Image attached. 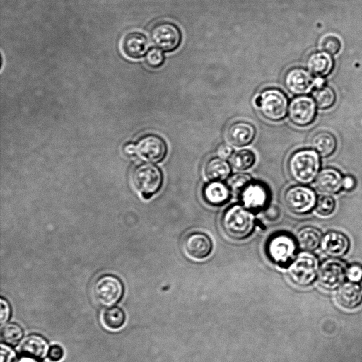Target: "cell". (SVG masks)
Instances as JSON below:
<instances>
[{
  "instance_id": "30bf717a",
  "label": "cell",
  "mask_w": 362,
  "mask_h": 362,
  "mask_svg": "<svg viewBox=\"0 0 362 362\" xmlns=\"http://www.w3.org/2000/svg\"><path fill=\"white\" fill-rule=\"evenodd\" d=\"M136 155L144 161L156 163L162 161L167 153L165 141L153 134L141 137L136 144Z\"/></svg>"
},
{
  "instance_id": "7a4b0ae2",
  "label": "cell",
  "mask_w": 362,
  "mask_h": 362,
  "mask_svg": "<svg viewBox=\"0 0 362 362\" xmlns=\"http://www.w3.org/2000/svg\"><path fill=\"white\" fill-rule=\"evenodd\" d=\"M287 167L293 180L301 185L310 184L320 172V155L314 149L296 151L289 157Z\"/></svg>"
},
{
  "instance_id": "52a82bcc",
  "label": "cell",
  "mask_w": 362,
  "mask_h": 362,
  "mask_svg": "<svg viewBox=\"0 0 362 362\" xmlns=\"http://www.w3.org/2000/svg\"><path fill=\"white\" fill-rule=\"evenodd\" d=\"M132 182L141 197L148 199L160 190L163 182V173L151 163L139 165L132 172Z\"/></svg>"
},
{
  "instance_id": "cb8c5ba5",
  "label": "cell",
  "mask_w": 362,
  "mask_h": 362,
  "mask_svg": "<svg viewBox=\"0 0 362 362\" xmlns=\"http://www.w3.org/2000/svg\"><path fill=\"white\" fill-rule=\"evenodd\" d=\"M322 237V233L318 228L307 226L298 231L296 239L298 246L301 250L312 252L321 245Z\"/></svg>"
},
{
  "instance_id": "7bdbcfd3",
  "label": "cell",
  "mask_w": 362,
  "mask_h": 362,
  "mask_svg": "<svg viewBox=\"0 0 362 362\" xmlns=\"http://www.w3.org/2000/svg\"><path fill=\"white\" fill-rule=\"evenodd\" d=\"M17 362H40L37 358L30 356H23L21 357Z\"/></svg>"
},
{
  "instance_id": "d4e9b609",
  "label": "cell",
  "mask_w": 362,
  "mask_h": 362,
  "mask_svg": "<svg viewBox=\"0 0 362 362\" xmlns=\"http://www.w3.org/2000/svg\"><path fill=\"white\" fill-rule=\"evenodd\" d=\"M230 171V164L220 157L211 158L204 168V176L209 181H223L228 177Z\"/></svg>"
},
{
  "instance_id": "8d00e7d4",
  "label": "cell",
  "mask_w": 362,
  "mask_h": 362,
  "mask_svg": "<svg viewBox=\"0 0 362 362\" xmlns=\"http://www.w3.org/2000/svg\"><path fill=\"white\" fill-rule=\"evenodd\" d=\"M47 356L52 362H58L64 356V349L58 344H53L49 348Z\"/></svg>"
},
{
  "instance_id": "e0dca14e",
  "label": "cell",
  "mask_w": 362,
  "mask_h": 362,
  "mask_svg": "<svg viewBox=\"0 0 362 362\" xmlns=\"http://www.w3.org/2000/svg\"><path fill=\"white\" fill-rule=\"evenodd\" d=\"M321 247L328 256L339 258L347 253L350 247V241L343 233L331 230L323 235Z\"/></svg>"
},
{
  "instance_id": "ffe728a7",
  "label": "cell",
  "mask_w": 362,
  "mask_h": 362,
  "mask_svg": "<svg viewBox=\"0 0 362 362\" xmlns=\"http://www.w3.org/2000/svg\"><path fill=\"white\" fill-rule=\"evenodd\" d=\"M122 50L126 56L137 59L146 54L148 40L146 36L139 32L127 33L122 40Z\"/></svg>"
},
{
  "instance_id": "277c9868",
  "label": "cell",
  "mask_w": 362,
  "mask_h": 362,
  "mask_svg": "<svg viewBox=\"0 0 362 362\" xmlns=\"http://www.w3.org/2000/svg\"><path fill=\"white\" fill-rule=\"evenodd\" d=\"M298 243L291 234L279 232L271 235L266 243L269 259L280 267L287 268L296 257Z\"/></svg>"
},
{
  "instance_id": "9c48e42d",
  "label": "cell",
  "mask_w": 362,
  "mask_h": 362,
  "mask_svg": "<svg viewBox=\"0 0 362 362\" xmlns=\"http://www.w3.org/2000/svg\"><path fill=\"white\" fill-rule=\"evenodd\" d=\"M150 37L153 44L164 52H173L180 45L182 34L174 23L161 21L151 29Z\"/></svg>"
},
{
  "instance_id": "836d02e7",
  "label": "cell",
  "mask_w": 362,
  "mask_h": 362,
  "mask_svg": "<svg viewBox=\"0 0 362 362\" xmlns=\"http://www.w3.org/2000/svg\"><path fill=\"white\" fill-rule=\"evenodd\" d=\"M145 61L148 66L156 69L163 64L165 57L159 48H151L146 52Z\"/></svg>"
},
{
  "instance_id": "83f0119b",
  "label": "cell",
  "mask_w": 362,
  "mask_h": 362,
  "mask_svg": "<svg viewBox=\"0 0 362 362\" xmlns=\"http://www.w3.org/2000/svg\"><path fill=\"white\" fill-rule=\"evenodd\" d=\"M313 98L320 109H327L335 103L336 94L330 86L322 85L316 87L313 92Z\"/></svg>"
},
{
  "instance_id": "ac0fdd59",
  "label": "cell",
  "mask_w": 362,
  "mask_h": 362,
  "mask_svg": "<svg viewBox=\"0 0 362 362\" xmlns=\"http://www.w3.org/2000/svg\"><path fill=\"white\" fill-rule=\"evenodd\" d=\"M255 134V127L246 121H236L232 123L226 132L228 141L236 147L250 144L254 140Z\"/></svg>"
},
{
  "instance_id": "7402d4cb",
  "label": "cell",
  "mask_w": 362,
  "mask_h": 362,
  "mask_svg": "<svg viewBox=\"0 0 362 362\" xmlns=\"http://www.w3.org/2000/svg\"><path fill=\"white\" fill-rule=\"evenodd\" d=\"M19 349L24 355L39 359L44 358L47 354L49 345L46 339L42 336L30 334L22 340Z\"/></svg>"
},
{
  "instance_id": "4316f807",
  "label": "cell",
  "mask_w": 362,
  "mask_h": 362,
  "mask_svg": "<svg viewBox=\"0 0 362 362\" xmlns=\"http://www.w3.org/2000/svg\"><path fill=\"white\" fill-rule=\"evenodd\" d=\"M126 320L125 313L119 307L107 308L101 314V322L109 329L121 328Z\"/></svg>"
},
{
  "instance_id": "7c38bea8",
  "label": "cell",
  "mask_w": 362,
  "mask_h": 362,
  "mask_svg": "<svg viewBox=\"0 0 362 362\" xmlns=\"http://www.w3.org/2000/svg\"><path fill=\"white\" fill-rule=\"evenodd\" d=\"M346 267L337 259H329L320 266L317 279L320 285L327 289H334L344 281Z\"/></svg>"
},
{
  "instance_id": "8fae6325",
  "label": "cell",
  "mask_w": 362,
  "mask_h": 362,
  "mask_svg": "<svg viewBox=\"0 0 362 362\" xmlns=\"http://www.w3.org/2000/svg\"><path fill=\"white\" fill-rule=\"evenodd\" d=\"M288 112L289 119L294 124L305 127L315 119L316 104L311 97L298 95L290 102Z\"/></svg>"
},
{
  "instance_id": "d6a6232c",
  "label": "cell",
  "mask_w": 362,
  "mask_h": 362,
  "mask_svg": "<svg viewBox=\"0 0 362 362\" xmlns=\"http://www.w3.org/2000/svg\"><path fill=\"white\" fill-rule=\"evenodd\" d=\"M320 47L329 54H336L341 47L340 39L335 35L326 34L320 40Z\"/></svg>"
},
{
  "instance_id": "5b68a950",
  "label": "cell",
  "mask_w": 362,
  "mask_h": 362,
  "mask_svg": "<svg viewBox=\"0 0 362 362\" xmlns=\"http://www.w3.org/2000/svg\"><path fill=\"white\" fill-rule=\"evenodd\" d=\"M91 294L97 305L104 308L112 307L122 298L124 285L117 276L103 274L93 282Z\"/></svg>"
},
{
  "instance_id": "484cf974",
  "label": "cell",
  "mask_w": 362,
  "mask_h": 362,
  "mask_svg": "<svg viewBox=\"0 0 362 362\" xmlns=\"http://www.w3.org/2000/svg\"><path fill=\"white\" fill-rule=\"evenodd\" d=\"M311 146L320 156L328 157L335 151L337 140L331 132L321 131L313 136Z\"/></svg>"
},
{
  "instance_id": "d590c367",
  "label": "cell",
  "mask_w": 362,
  "mask_h": 362,
  "mask_svg": "<svg viewBox=\"0 0 362 362\" xmlns=\"http://www.w3.org/2000/svg\"><path fill=\"white\" fill-rule=\"evenodd\" d=\"M263 216L269 222L276 221L281 216V209L276 205H267L264 209Z\"/></svg>"
},
{
  "instance_id": "ba28073f",
  "label": "cell",
  "mask_w": 362,
  "mask_h": 362,
  "mask_svg": "<svg viewBox=\"0 0 362 362\" xmlns=\"http://www.w3.org/2000/svg\"><path fill=\"white\" fill-rule=\"evenodd\" d=\"M284 203L292 213L302 215L309 213L316 205L317 196L314 190L305 185L288 187L284 194Z\"/></svg>"
},
{
  "instance_id": "60d3db41",
  "label": "cell",
  "mask_w": 362,
  "mask_h": 362,
  "mask_svg": "<svg viewBox=\"0 0 362 362\" xmlns=\"http://www.w3.org/2000/svg\"><path fill=\"white\" fill-rule=\"evenodd\" d=\"M356 186V180L355 179L351 176V175H346L344 177L343 180V189L351 191Z\"/></svg>"
},
{
  "instance_id": "f1b7e54d",
  "label": "cell",
  "mask_w": 362,
  "mask_h": 362,
  "mask_svg": "<svg viewBox=\"0 0 362 362\" xmlns=\"http://www.w3.org/2000/svg\"><path fill=\"white\" fill-rule=\"evenodd\" d=\"M255 154L249 149L240 150L232 155L230 164L238 170H245L250 168L255 163Z\"/></svg>"
},
{
  "instance_id": "4fadbf2b",
  "label": "cell",
  "mask_w": 362,
  "mask_h": 362,
  "mask_svg": "<svg viewBox=\"0 0 362 362\" xmlns=\"http://www.w3.org/2000/svg\"><path fill=\"white\" fill-rule=\"evenodd\" d=\"M242 204L255 212L264 209L269 200V191L262 182L251 181L239 196Z\"/></svg>"
},
{
  "instance_id": "44dd1931",
  "label": "cell",
  "mask_w": 362,
  "mask_h": 362,
  "mask_svg": "<svg viewBox=\"0 0 362 362\" xmlns=\"http://www.w3.org/2000/svg\"><path fill=\"white\" fill-rule=\"evenodd\" d=\"M306 66L313 75L323 78L332 71L334 61L329 54L325 52H315L308 57Z\"/></svg>"
},
{
  "instance_id": "f35d334b",
  "label": "cell",
  "mask_w": 362,
  "mask_h": 362,
  "mask_svg": "<svg viewBox=\"0 0 362 362\" xmlns=\"http://www.w3.org/2000/svg\"><path fill=\"white\" fill-rule=\"evenodd\" d=\"M1 315H0V322L4 325L7 322L11 316V306L8 301L4 298H1L0 301Z\"/></svg>"
},
{
  "instance_id": "d6986e66",
  "label": "cell",
  "mask_w": 362,
  "mask_h": 362,
  "mask_svg": "<svg viewBox=\"0 0 362 362\" xmlns=\"http://www.w3.org/2000/svg\"><path fill=\"white\" fill-rule=\"evenodd\" d=\"M230 190L222 181H210L203 188L202 196L209 204L219 206L226 204L230 199Z\"/></svg>"
},
{
  "instance_id": "8992f818",
  "label": "cell",
  "mask_w": 362,
  "mask_h": 362,
  "mask_svg": "<svg viewBox=\"0 0 362 362\" xmlns=\"http://www.w3.org/2000/svg\"><path fill=\"white\" fill-rule=\"evenodd\" d=\"M319 269L317 257L307 251L296 255L287 267L291 281L300 286L311 284L317 277Z\"/></svg>"
},
{
  "instance_id": "ab89813d",
  "label": "cell",
  "mask_w": 362,
  "mask_h": 362,
  "mask_svg": "<svg viewBox=\"0 0 362 362\" xmlns=\"http://www.w3.org/2000/svg\"><path fill=\"white\" fill-rule=\"evenodd\" d=\"M217 154L218 157L226 160L232 156L233 148L230 145L221 144L217 149Z\"/></svg>"
},
{
  "instance_id": "1f68e13d",
  "label": "cell",
  "mask_w": 362,
  "mask_h": 362,
  "mask_svg": "<svg viewBox=\"0 0 362 362\" xmlns=\"http://www.w3.org/2000/svg\"><path fill=\"white\" fill-rule=\"evenodd\" d=\"M336 208V202L331 195L323 194L320 196L315 205L317 214L321 216H328L333 214Z\"/></svg>"
},
{
  "instance_id": "5bb4252c",
  "label": "cell",
  "mask_w": 362,
  "mask_h": 362,
  "mask_svg": "<svg viewBox=\"0 0 362 362\" xmlns=\"http://www.w3.org/2000/svg\"><path fill=\"white\" fill-rule=\"evenodd\" d=\"M182 249L189 259L199 261L206 259L211 254L212 242L206 233L192 232L184 238Z\"/></svg>"
},
{
  "instance_id": "74e56055",
  "label": "cell",
  "mask_w": 362,
  "mask_h": 362,
  "mask_svg": "<svg viewBox=\"0 0 362 362\" xmlns=\"http://www.w3.org/2000/svg\"><path fill=\"white\" fill-rule=\"evenodd\" d=\"M15 351L7 344H1V362H15Z\"/></svg>"
},
{
  "instance_id": "f546056e",
  "label": "cell",
  "mask_w": 362,
  "mask_h": 362,
  "mask_svg": "<svg viewBox=\"0 0 362 362\" xmlns=\"http://www.w3.org/2000/svg\"><path fill=\"white\" fill-rule=\"evenodd\" d=\"M1 340L10 345L18 344L23 336V330L21 327L15 322H6L1 328Z\"/></svg>"
},
{
  "instance_id": "4dcf8cb0",
  "label": "cell",
  "mask_w": 362,
  "mask_h": 362,
  "mask_svg": "<svg viewBox=\"0 0 362 362\" xmlns=\"http://www.w3.org/2000/svg\"><path fill=\"white\" fill-rule=\"evenodd\" d=\"M252 181L251 177L246 173H236L231 175L228 180V186L230 192L239 197L245 187Z\"/></svg>"
},
{
  "instance_id": "2e32d148",
  "label": "cell",
  "mask_w": 362,
  "mask_h": 362,
  "mask_svg": "<svg viewBox=\"0 0 362 362\" xmlns=\"http://www.w3.org/2000/svg\"><path fill=\"white\" fill-rule=\"evenodd\" d=\"M344 177L341 173L333 168L321 170L316 179L315 187L323 194L332 195L343 189Z\"/></svg>"
},
{
  "instance_id": "9a60e30c",
  "label": "cell",
  "mask_w": 362,
  "mask_h": 362,
  "mask_svg": "<svg viewBox=\"0 0 362 362\" xmlns=\"http://www.w3.org/2000/svg\"><path fill=\"white\" fill-rule=\"evenodd\" d=\"M284 83L289 92L298 95L309 93L315 86L310 72L298 66L292 67L286 72Z\"/></svg>"
},
{
  "instance_id": "e575fe53",
  "label": "cell",
  "mask_w": 362,
  "mask_h": 362,
  "mask_svg": "<svg viewBox=\"0 0 362 362\" xmlns=\"http://www.w3.org/2000/svg\"><path fill=\"white\" fill-rule=\"evenodd\" d=\"M346 276L351 282L359 281L362 279V267L358 264H353L346 267Z\"/></svg>"
},
{
  "instance_id": "6da1fadb",
  "label": "cell",
  "mask_w": 362,
  "mask_h": 362,
  "mask_svg": "<svg viewBox=\"0 0 362 362\" xmlns=\"http://www.w3.org/2000/svg\"><path fill=\"white\" fill-rule=\"evenodd\" d=\"M254 212L243 204H235L228 208L221 217V227L230 238L243 240L254 230L256 223Z\"/></svg>"
},
{
  "instance_id": "b9f144b4",
  "label": "cell",
  "mask_w": 362,
  "mask_h": 362,
  "mask_svg": "<svg viewBox=\"0 0 362 362\" xmlns=\"http://www.w3.org/2000/svg\"><path fill=\"white\" fill-rule=\"evenodd\" d=\"M124 151L128 156L136 154V146L133 143H127L124 146Z\"/></svg>"
},
{
  "instance_id": "3957f363",
  "label": "cell",
  "mask_w": 362,
  "mask_h": 362,
  "mask_svg": "<svg viewBox=\"0 0 362 362\" xmlns=\"http://www.w3.org/2000/svg\"><path fill=\"white\" fill-rule=\"evenodd\" d=\"M255 104L259 109L261 114L272 122L283 119L288 109L287 96L277 88L264 89L255 97Z\"/></svg>"
},
{
  "instance_id": "603a6c76",
  "label": "cell",
  "mask_w": 362,
  "mask_h": 362,
  "mask_svg": "<svg viewBox=\"0 0 362 362\" xmlns=\"http://www.w3.org/2000/svg\"><path fill=\"white\" fill-rule=\"evenodd\" d=\"M337 299L340 305L344 308L354 309L361 303L362 292L357 284L346 282L339 288Z\"/></svg>"
}]
</instances>
